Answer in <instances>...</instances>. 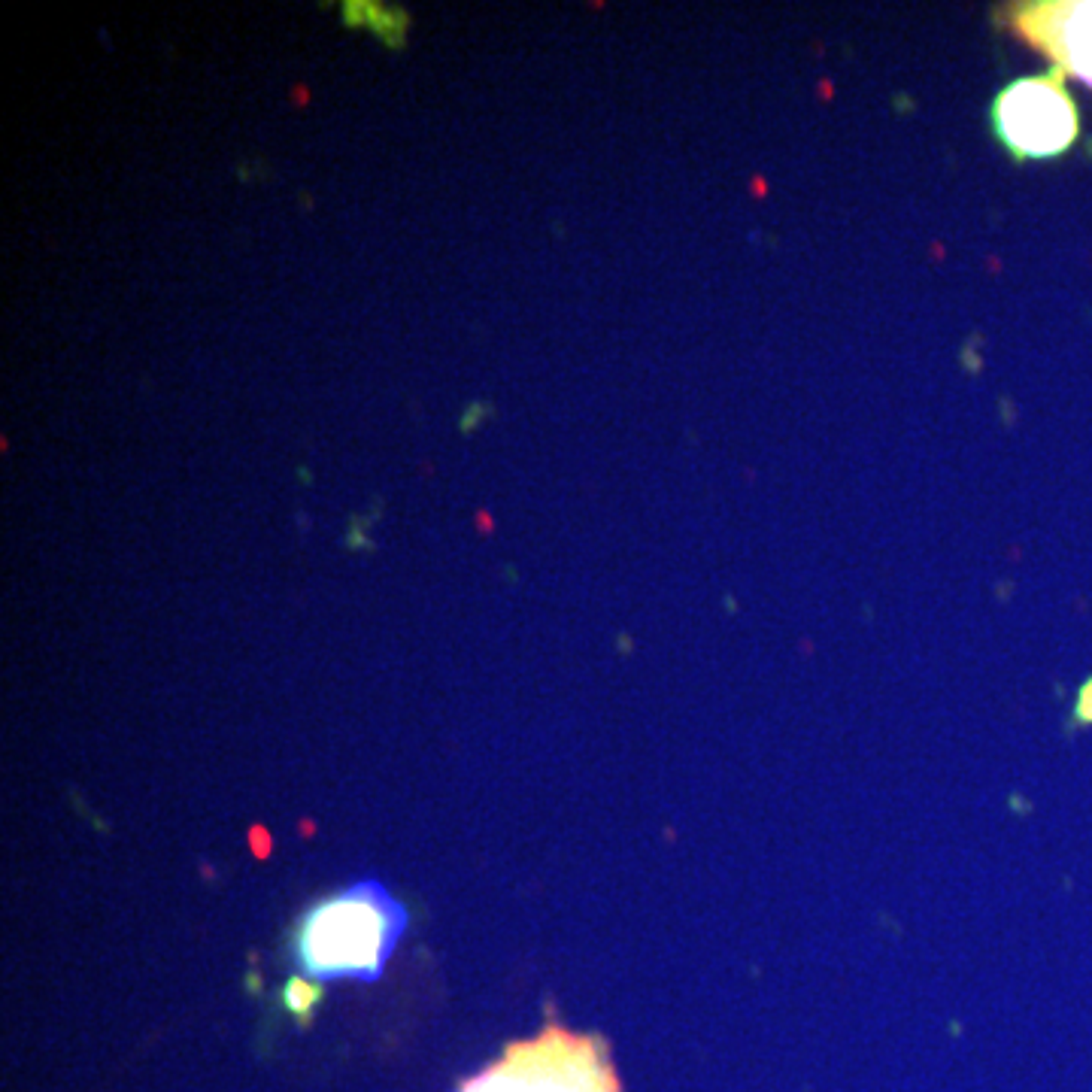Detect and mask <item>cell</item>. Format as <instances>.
I'll return each instance as SVG.
<instances>
[{"label": "cell", "mask_w": 1092, "mask_h": 1092, "mask_svg": "<svg viewBox=\"0 0 1092 1092\" xmlns=\"http://www.w3.org/2000/svg\"><path fill=\"white\" fill-rule=\"evenodd\" d=\"M488 413H492V407H488L486 401H471V404L465 407V413H461V419H459V431L461 434L477 431V428L482 425V419H486Z\"/></svg>", "instance_id": "obj_6"}, {"label": "cell", "mask_w": 1092, "mask_h": 1092, "mask_svg": "<svg viewBox=\"0 0 1092 1092\" xmlns=\"http://www.w3.org/2000/svg\"><path fill=\"white\" fill-rule=\"evenodd\" d=\"M401 929V914L377 886H361L319 904L300 929V962L319 977L380 971Z\"/></svg>", "instance_id": "obj_2"}, {"label": "cell", "mask_w": 1092, "mask_h": 1092, "mask_svg": "<svg viewBox=\"0 0 1092 1092\" xmlns=\"http://www.w3.org/2000/svg\"><path fill=\"white\" fill-rule=\"evenodd\" d=\"M998 143L1020 161L1059 158L1081 137V116L1062 73L1023 76L1004 85L989 106Z\"/></svg>", "instance_id": "obj_3"}, {"label": "cell", "mask_w": 1092, "mask_h": 1092, "mask_svg": "<svg viewBox=\"0 0 1092 1092\" xmlns=\"http://www.w3.org/2000/svg\"><path fill=\"white\" fill-rule=\"evenodd\" d=\"M459 1092H619V1077L601 1038L546 1026L510 1044Z\"/></svg>", "instance_id": "obj_1"}, {"label": "cell", "mask_w": 1092, "mask_h": 1092, "mask_svg": "<svg viewBox=\"0 0 1092 1092\" xmlns=\"http://www.w3.org/2000/svg\"><path fill=\"white\" fill-rule=\"evenodd\" d=\"M340 16L350 28H365L388 49H404L407 33H410V16L407 10L386 4H371V0H346L340 6Z\"/></svg>", "instance_id": "obj_5"}, {"label": "cell", "mask_w": 1092, "mask_h": 1092, "mask_svg": "<svg viewBox=\"0 0 1092 1092\" xmlns=\"http://www.w3.org/2000/svg\"><path fill=\"white\" fill-rule=\"evenodd\" d=\"M1004 25L1031 49L1053 61V70L1092 85V0L1016 4Z\"/></svg>", "instance_id": "obj_4"}]
</instances>
